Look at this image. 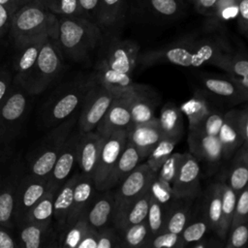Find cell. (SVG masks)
Returning a JSON list of instances; mask_svg holds the SVG:
<instances>
[{
    "label": "cell",
    "instance_id": "cell-1",
    "mask_svg": "<svg viewBox=\"0 0 248 248\" xmlns=\"http://www.w3.org/2000/svg\"><path fill=\"white\" fill-rule=\"evenodd\" d=\"M231 51L227 42L219 37L184 39L139 55L144 66L173 64L182 67H199L204 64L215 66L219 57Z\"/></svg>",
    "mask_w": 248,
    "mask_h": 248
},
{
    "label": "cell",
    "instance_id": "cell-2",
    "mask_svg": "<svg viewBox=\"0 0 248 248\" xmlns=\"http://www.w3.org/2000/svg\"><path fill=\"white\" fill-rule=\"evenodd\" d=\"M57 16L55 41L62 52L70 59L79 62L101 44L102 29L82 16Z\"/></svg>",
    "mask_w": 248,
    "mask_h": 248
},
{
    "label": "cell",
    "instance_id": "cell-3",
    "mask_svg": "<svg viewBox=\"0 0 248 248\" xmlns=\"http://www.w3.org/2000/svg\"><path fill=\"white\" fill-rule=\"evenodd\" d=\"M57 16L50 13L41 0H29L12 17L10 35L16 48L27 44L55 37Z\"/></svg>",
    "mask_w": 248,
    "mask_h": 248
},
{
    "label": "cell",
    "instance_id": "cell-4",
    "mask_svg": "<svg viewBox=\"0 0 248 248\" xmlns=\"http://www.w3.org/2000/svg\"><path fill=\"white\" fill-rule=\"evenodd\" d=\"M94 83L95 80L91 75L79 77L57 88L43 107L44 125L52 128L76 113Z\"/></svg>",
    "mask_w": 248,
    "mask_h": 248
},
{
    "label": "cell",
    "instance_id": "cell-5",
    "mask_svg": "<svg viewBox=\"0 0 248 248\" xmlns=\"http://www.w3.org/2000/svg\"><path fill=\"white\" fill-rule=\"evenodd\" d=\"M78 114L76 112L52 130L42 140L31 154L28 162V173L38 177H48L64 143L77 125Z\"/></svg>",
    "mask_w": 248,
    "mask_h": 248
},
{
    "label": "cell",
    "instance_id": "cell-6",
    "mask_svg": "<svg viewBox=\"0 0 248 248\" xmlns=\"http://www.w3.org/2000/svg\"><path fill=\"white\" fill-rule=\"evenodd\" d=\"M62 69L63 54L55 39L48 37L44 42L34 66L19 85L29 94H40L57 78Z\"/></svg>",
    "mask_w": 248,
    "mask_h": 248
},
{
    "label": "cell",
    "instance_id": "cell-7",
    "mask_svg": "<svg viewBox=\"0 0 248 248\" xmlns=\"http://www.w3.org/2000/svg\"><path fill=\"white\" fill-rule=\"evenodd\" d=\"M153 172L146 163L139 164L113 190L114 210L112 222L140 195L148 190Z\"/></svg>",
    "mask_w": 248,
    "mask_h": 248
},
{
    "label": "cell",
    "instance_id": "cell-8",
    "mask_svg": "<svg viewBox=\"0 0 248 248\" xmlns=\"http://www.w3.org/2000/svg\"><path fill=\"white\" fill-rule=\"evenodd\" d=\"M116 98L95 81L86 93L78 116L79 133L93 131L103 118L112 100Z\"/></svg>",
    "mask_w": 248,
    "mask_h": 248
},
{
    "label": "cell",
    "instance_id": "cell-9",
    "mask_svg": "<svg viewBox=\"0 0 248 248\" xmlns=\"http://www.w3.org/2000/svg\"><path fill=\"white\" fill-rule=\"evenodd\" d=\"M127 141V130H118L105 138L93 174L97 191H104L108 176Z\"/></svg>",
    "mask_w": 248,
    "mask_h": 248
},
{
    "label": "cell",
    "instance_id": "cell-10",
    "mask_svg": "<svg viewBox=\"0 0 248 248\" xmlns=\"http://www.w3.org/2000/svg\"><path fill=\"white\" fill-rule=\"evenodd\" d=\"M27 109V97L23 91H11L0 106V143L12 140L17 134Z\"/></svg>",
    "mask_w": 248,
    "mask_h": 248
},
{
    "label": "cell",
    "instance_id": "cell-11",
    "mask_svg": "<svg viewBox=\"0 0 248 248\" xmlns=\"http://www.w3.org/2000/svg\"><path fill=\"white\" fill-rule=\"evenodd\" d=\"M47 191V179L30 173L21 175L16 193L14 224L19 226L28 211Z\"/></svg>",
    "mask_w": 248,
    "mask_h": 248
},
{
    "label": "cell",
    "instance_id": "cell-12",
    "mask_svg": "<svg viewBox=\"0 0 248 248\" xmlns=\"http://www.w3.org/2000/svg\"><path fill=\"white\" fill-rule=\"evenodd\" d=\"M200 162L191 154L185 153L176 176L171 184L174 198L196 199L202 194Z\"/></svg>",
    "mask_w": 248,
    "mask_h": 248
},
{
    "label": "cell",
    "instance_id": "cell-13",
    "mask_svg": "<svg viewBox=\"0 0 248 248\" xmlns=\"http://www.w3.org/2000/svg\"><path fill=\"white\" fill-rule=\"evenodd\" d=\"M188 145L190 153L209 169L218 167L222 160V146L217 136L205 134L199 128L189 129Z\"/></svg>",
    "mask_w": 248,
    "mask_h": 248
},
{
    "label": "cell",
    "instance_id": "cell-14",
    "mask_svg": "<svg viewBox=\"0 0 248 248\" xmlns=\"http://www.w3.org/2000/svg\"><path fill=\"white\" fill-rule=\"evenodd\" d=\"M140 46L131 40L113 38L107 46L102 57L112 69L132 75L139 61Z\"/></svg>",
    "mask_w": 248,
    "mask_h": 248
},
{
    "label": "cell",
    "instance_id": "cell-15",
    "mask_svg": "<svg viewBox=\"0 0 248 248\" xmlns=\"http://www.w3.org/2000/svg\"><path fill=\"white\" fill-rule=\"evenodd\" d=\"M80 133H71L59 153L47 177V189L56 193L59 187L70 177L77 164L78 142Z\"/></svg>",
    "mask_w": 248,
    "mask_h": 248
},
{
    "label": "cell",
    "instance_id": "cell-16",
    "mask_svg": "<svg viewBox=\"0 0 248 248\" xmlns=\"http://www.w3.org/2000/svg\"><path fill=\"white\" fill-rule=\"evenodd\" d=\"M92 77L115 97H122L140 85L133 81L132 75L112 69L103 58L97 62Z\"/></svg>",
    "mask_w": 248,
    "mask_h": 248
},
{
    "label": "cell",
    "instance_id": "cell-17",
    "mask_svg": "<svg viewBox=\"0 0 248 248\" xmlns=\"http://www.w3.org/2000/svg\"><path fill=\"white\" fill-rule=\"evenodd\" d=\"M114 193L112 189L97 191L87 205L83 217L94 229L100 230L112 225Z\"/></svg>",
    "mask_w": 248,
    "mask_h": 248
},
{
    "label": "cell",
    "instance_id": "cell-18",
    "mask_svg": "<svg viewBox=\"0 0 248 248\" xmlns=\"http://www.w3.org/2000/svg\"><path fill=\"white\" fill-rule=\"evenodd\" d=\"M104 140L105 138L94 130L80 133L79 135L77 164L80 170L79 172L91 177L92 179Z\"/></svg>",
    "mask_w": 248,
    "mask_h": 248
},
{
    "label": "cell",
    "instance_id": "cell-19",
    "mask_svg": "<svg viewBox=\"0 0 248 248\" xmlns=\"http://www.w3.org/2000/svg\"><path fill=\"white\" fill-rule=\"evenodd\" d=\"M132 124L131 114L124 98L116 97L95 129L102 137L107 138L115 131L128 130Z\"/></svg>",
    "mask_w": 248,
    "mask_h": 248
},
{
    "label": "cell",
    "instance_id": "cell-20",
    "mask_svg": "<svg viewBox=\"0 0 248 248\" xmlns=\"http://www.w3.org/2000/svg\"><path fill=\"white\" fill-rule=\"evenodd\" d=\"M163 137L158 118L146 123L132 124L127 130V140L137 148L141 159L148 156L152 148Z\"/></svg>",
    "mask_w": 248,
    "mask_h": 248
},
{
    "label": "cell",
    "instance_id": "cell-21",
    "mask_svg": "<svg viewBox=\"0 0 248 248\" xmlns=\"http://www.w3.org/2000/svg\"><path fill=\"white\" fill-rule=\"evenodd\" d=\"M21 170L16 167L0 180V225L11 229L14 225V208L16 188Z\"/></svg>",
    "mask_w": 248,
    "mask_h": 248
},
{
    "label": "cell",
    "instance_id": "cell-22",
    "mask_svg": "<svg viewBox=\"0 0 248 248\" xmlns=\"http://www.w3.org/2000/svg\"><path fill=\"white\" fill-rule=\"evenodd\" d=\"M19 227V243L24 248H42V247H57L54 240L55 232L52 225L45 226L35 223H23Z\"/></svg>",
    "mask_w": 248,
    "mask_h": 248
},
{
    "label": "cell",
    "instance_id": "cell-23",
    "mask_svg": "<svg viewBox=\"0 0 248 248\" xmlns=\"http://www.w3.org/2000/svg\"><path fill=\"white\" fill-rule=\"evenodd\" d=\"M203 87L216 97L233 104L244 102L248 98V91L236 84L229 77H202Z\"/></svg>",
    "mask_w": 248,
    "mask_h": 248
},
{
    "label": "cell",
    "instance_id": "cell-24",
    "mask_svg": "<svg viewBox=\"0 0 248 248\" xmlns=\"http://www.w3.org/2000/svg\"><path fill=\"white\" fill-rule=\"evenodd\" d=\"M96 191L97 190L95 189L93 179L79 172L78 178L75 185L73 202L66 219L65 226L74 224L78 219H79L83 215L87 205L89 204Z\"/></svg>",
    "mask_w": 248,
    "mask_h": 248
},
{
    "label": "cell",
    "instance_id": "cell-25",
    "mask_svg": "<svg viewBox=\"0 0 248 248\" xmlns=\"http://www.w3.org/2000/svg\"><path fill=\"white\" fill-rule=\"evenodd\" d=\"M135 7L143 15L159 19H175L184 12V0H135Z\"/></svg>",
    "mask_w": 248,
    "mask_h": 248
},
{
    "label": "cell",
    "instance_id": "cell-26",
    "mask_svg": "<svg viewBox=\"0 0 248 248\" xmlns=\"http://www.w3.org/2000/svg\"><path fill=\"white\" fill-rule=\"evenodd\" d=\"M215 66L225 70L231 79L248 91V59L245 52H225L219 57Z\"/></svg>",
    "mask_w": 248,
    "mask_h": 248
},
{
    "label": "cell",
    "instance_id": "cell-27",
    "mask_svg": "<svg viewBox=\"0 0 248 248\" xmlns=\"http://www.w3.org/2000/svg\"><path fill=\"white\" fill-rule=\"evenodd\" d=\"M236 108L230 109L224 113L223 122L217 135L222 146V156L226 160L231 159L242 143L236 124Z\"/></svg>",
    "mask_w": 248,
    "mask_h": 248
},
{
    "label": "cell",
    "instance_id": "cell-28",
    "mask_svg": "<svg viewBox=\"0 0 248 248\" xmlns=\"http://www.w3.org/2000/svg\"><path fill=\"white\" fill-rule=\"evenodd\" d=\"M141 157L129 140L121 151L106 184L105 190L115 188L140 162Z\"/></svg>",
    "mask_w": 248,
    "mask_h": 248
},
{
    "label": "cell",
    "instance_id": "cell-29",
    "mask_svg": "<svg viewBox=\"0 0 248 248\" xmlns=\"http://www.w3.org/2000/svg\"><path fill=\"white\" fill-rule=\"evenodd\" d=\"M142 86L139 85L136 89L122 96L128 106L133 124H141L155 120L153 104L142 91Z\"/></svg>",
    "mask_w": 248,
    "mask_h": 248
},
{
    "label": "cell",
    "instance_id": "cell-30",
    "mask_svg": "<svg viewBox=\"0 0 248 248\" xmlns=\"http://www.w3.org/2000/svg\"><path fill=\"white\" fill-rule=\"evenodd\" d=\"M128 0H100L97 24L103 32L117 28L125 18Z\"/></svg>",
    "mask_w": 248,
    "mask_h": 248
},
{
    "label": "cell",
    "instance_id": "cell-31",
    "mask_svg": "<svg viewBox=\"0 0 248 248\" xmlns=\"http://www.w3.org/2000/svg\"><path fill=\"white\" fill-rule=\"evenodd\" d=\"M194 200L192 198H175L166 211L163 231L180 234L190 220Z\"/></svg>",
    "mask_w": 248,
    "mask_h": 248
},
{
    "label": "cell",
    "instance_id": "cell-32",
    "mask_svg": "<svg viewBox=\"0 0 248 248\" xmlns=\"http://www.w3.org/2000/svg\"><path fill=\"white\" fill-rule=\"evenodd\" d=\"M232 158L226 182L238 194L247 186L248 181V142H242Z\"/></svg>",
    "mask_w": 248,
    "mask_h": 248
},
{
    "label": "cell",
    "instance_id": "cell-33",
    "mask_svg": "<svg viewBox=\"0 0 248 248\" xmlns=\"http://www.w3.org/2000/svg\"><path fill=\"white\" fill-rule=\"evenodd\" d=\"M79 171H76L59 187L54 195L53 200V219L55 220L59 229L63 228L66 224V219L70 211L75 185L78 178Z\"/></svg>",
    "mask_w": 248,
    "mask_h": 248
},
{
    "label": "cell",
    "instance_id": "cell-34",
    "mask_svg": "<svg viewBox=\"0 0 248 248\" xmlns=\"http://www.w3.org/2000/svg\"><path fill=\"white\" fill-rule=\"evenodd\" d=\"M46 39L39 40L17 48L18 52L14 62V71H15L14 79L16 84L19 85L23 81V79L26 78L28 73L31 71L32 67L34 66L37 60L40 49Z\"/></svg>",
    "mask_w": 248,
    "mask_h": 248
},
{
    "label": "cell",
    "instance_id": "cell-35",
    "mask_svg": "<svg viewBox=\"0 0 248 248\" xmlns=\"http://www.w3.org/2000/svg\"><path fill=\"white\" fill-rule=\"evenodd\" d=\"M150 194L147 190L134 201L113 222L112 226L116 231H122L129 226L140 223L146 219Z\"/></svg>",
    "mask_w": 248,
    "mask_h": 248
},
{
    "label": "cell",
    "instance_id": "cell-36",
    "mask_svg": "<svg viewBox=\"0 0 248 248\" xmlns=\"http://www.w3.org/2000/svg\"><path fill=\"white\" fill-rule=\"evenodd\" d=\"M221 185L220 180L208 185L203 199V216L209 229L218 232L221 222Z\"/></svg>",
    "mask_w": 248,
    "mask_h": 248
},
{
    "label": "cell",
    "instance_id": "cell-37",
    "mask_svg": "<svg viewBox=\"0 0 248 248\" xmlns=\"http://www.w3.org/2000/svg\"><path fill=\"white\" fill-rule=\"evenodd\" d=\"M157 118L164 137L176 138L180 140L183 135L184 125L182 112L179 108L171 103H168L163 107L160 116Z\"/></svg>",
    "mask_w": 248,
    "mask_h": 248
},
{
    "label": "cell",
    "instance_id": "cell-38",
    "mask_svg": "<svg viewBox=\"0 0 248 248\" xmlns=\"http://www.w3.org/2000/svg\"><path fill=\"white\" fill-rule=\"evenodd\" d=\"M220 185H221L222 207H221V222H220V227H219L217 235L222 241H225L230 229L231 221L232 218L237 194L228 185V183L225 180L221 179Z\"/></svg>",
    "mask_w": 248,
    "mask_h": 248
},
{
    "label": "cell",
    "instance_id": "cell-39",
    "mask_svg": "<svg viewBox=\"0 0 248 248\" xmlns=\"http://www.w3.org/2000/svg\"><path fill=\"white\" fill-rule=\"evenodd\" d=\"M54 195V192L47 189L46 194L28 211L21 224L28 222L45 226L52 225Z\"/></svg>",
    "mask_w": 248,
    "mask_h": 248
},
{
    "label": "cell",
    "instance_id": "cell-40",
    "mask_svg": "<svg viewBox=\"0 0 248 248\" xmlns=\"http://www.w3.org/2000/svg\"><path fill=\"white\" fill-rule=\"evenodd\" d=\"M237 14V0H217L213 14L205 21V29L209 31L223 28Z\"/></svg>",
    "mask_w": 248,
    "mask_h": 248
},
{
    "label": "cell",
    "instance_id": "cell-41",
    "mask_svg": "<svg viewBox=\"0 0 248 248\" xmlns=\"http://www.w3.org/2000/svg\"><path fill=\"white\" fill-rule=\"evenodd\" d=\"M90 227L91 226L87 223L85 218L81 216L74 224L61 228L56 239L57 247L77 248L78 242Z\"/></svg>",
    "mask_w": 248,
    "mask_h": 248
},
{
    "label": "cell",
    "instance_id": "cell-42",
    "mask_svg": "<svg viewBox=\"0 0 248 248\" xmlns=\"http://www.w3.org/2000/svg\"><path fill=\"white\" fill-rule=\"evenodd\" d=\"M118 232L121 237L123 247H146V244L151 237L146 219L140 223L129 226L126 229L119 231Z\"/></svg>",
    "mask_w": 248,
    "mask_h": 248
},
{
    "label": "cell",
    "instance_id": "cell-43",
    "mask_svg": "<svg viewBox=\"0 0 248 248\" xmlns=\"http://www.w3.org/2000/svg\"><path fill=\"white\" fill-rule=\"evenodd\" d=\"M182 113L188 118L189 129H192L199 125L203 118L212 110L208 102L199 95L184 102L179 108Z\"/></svg>",
    "mask_w": 248,
    "mask_h": 248
},
{
    "label": "cell",
    "instance_id": "cell-44",
    "mask_svg": "<svg viewBox=\"0 0 248 248\" xmlns=\"http://www.w3.org/2000/svg\"><path fill=\"white\" fill-rule=\"evenodd\" d=\"M179 141V139L163 137L157 144L152 148L147 156L146 164L153 172H157L160 167L168 159V157L172 153L174 146Z\"/></svg>",
    "mask_w": 248,
    "mask_h": 248
},
{
    "label": "cell",
    "instance_id": "cell-45",
    "mask_svg": "<svg viewBox=\"0 0 248 248\" xmlns=\"http://www.w3.org/2000/svg\"><path fill=\"white\" fill-rule=\"evenodd\" d=\"M41 2L55 16L85 17L78 0H41Z\"/></svg>",
    "mask_w": 248,
    "mask_h": 248
},
{
    "label": "cell",
    "instance_id": "cell-46",
    "mask_svg": "<svg viewBox=\"0 0 248 248\" xmlns=\"http://www.w3.org/2000/svg\"><path fill=\"white\" fill-rule=\"evenodd\" d=\"M166 211L167 208L150 196L146 221L150 230L151 236L159 233L164 230Z\"/></svg>",
    "mask_w": 248,
    "mask_h": 248
},
{
    "label": "cell",
    "instance_id": "cell-47",
    "mask_svg": "<svg viewBox=\"0 0 248 248\" xmlns=\"http://www.w3.org/2000/svg\"><path fill=\"white\" fill-rule=\"evenodd\" d=\"M209 229L208 224L202 214V216L195 221H188L185 228L182 230L180 233V238L183 247L187 245H191L192 243L202 239L204 237L207 230Z\"/></svg>",
    "mask_w": 248,
    "mask_h": 248
},
{
    "label": "cell",
    "instance_id": "cell-48",
    "mask_svg": "<svg viewBox=\"0 0 248 248\" xmlns=\"http://www.w3.org/2000/svg\"><path fill=\"white\" fill-rule=\"evenodd\" d=\"M185 153H171L156 172V176L171 186Z\"/></svg>",
    "mask_w": 248,
    "mask_h": 248
},
{
    "label": "cell",
    "instance_id": "cell-49",
    "mask_svg": "<svg viewBox=\"0 0 248 248\" xmlns=\"http://www.w3.org/2000/svg\"><path fill=\"white\" fill-rule=\"evenodd\" d=\"M148 191L151 197L157 200L161 204H163L167 209L172 201L175 199L171 190V186L162 180H160L156 173L150 181Z\"/></svg>",
    "mask_w": 248,
    "mask_h": 248
},
{
    "label": "cell",
    "instance_id": "cell-50",
    "mask_svg": "<svg viewBox=\"0 0 248 248\" xmlns=\"http://www.w3.org/2000/svg\"><path fill=\"white\" fill-rule=\"evenodd\" d=\"M146 247L152 248H180L183 247L180 234L173 233L168 231H162L153 235L148 240Z\"/></svg>",
    "mask_w": 248,
    "mask_h": 248
},
{
    "label": "cell",
    "instance_id": "cell-51",
    "mask_svg": "<svg viewBox=\"0 0 248 248\" xmlns=\"http://www.w3.org/2000/svg\"><path fill=\"white\" fill-rule=\"evenodd\" d=\"M97 234V248H119L123 247L121 237L116 229L110 225L102 228Z\"/></svg>",
    "mask_w": 248,
    "mask_h": 248
},
{
    "label": "cell",
    "instance_id": "cell-52",
    "mask_svg": "<svg viewBox=\"0 0 248 248\" xmlns=\"http://www.w3.org/2000/svg\"><path fill=\"white\" fill-rule=\"evenodd\" d=\"M248 222L240 223L229 229L226 244L227 248H241L244 247L248 240Z\"/></svg>",
    "mask_w": 248,
    "mask_h": 248
},
{
    "label": "cell",
    "instance_id": "cell-53",
    "mask_svg": "<svg viewBox=\"0 0 248 248\" xmlns=\"http://www.w3.org/2000/svg\"><path fill=\"white\" fill-rule=\"evenodd\" d=\"M248 222V189L243 188L236 196V202L230 228L240 223Z\"/></svg>",
    "mask_w": 248,
    "mask_h": 248
},
{
    "label": "cell",
    "instance_id": "cell-54",
    "mask_svg": "<svg viewBox=\"0 0 248 248\" xmlns=\"http://www.w3.org/2000/svg\"><path fill=\"white\" fill-rule=\"evenodd\" d=\"M223 117H224V113L218 110L212 109L203 118V120L194 128H199L205 134H208L211 136H217L223 122Z\"/></svg>",
    "mask_w": 248,
    "mask_h": 248
},
{
    "label": "cell",
    "instance_id": "cell-55",
    "mask_svg": "<svg viewBox=\"0 0 248 248\" xmlns=\"http://www.w3.org/2000/svg\"><path fill=\"white\" fill-rule=\"evenodd\" d=\"M236 23L240 33L244 36L248 34V0H237Z\"/></svg>",
    "mask_w": 248,
    "mask_h": 248
},
{
    "label": "cell",
    "instance_id": "cell-56",
    "mask_svg": "<svg viewBox=\"0 0 248 248\" xmlns=\"http://www.w3.org/2000/svg\"><path fill=\"white\" fill-rule=\"evenodd\" d=\"M78 3L85 17L97 24L100 0H78Z\"/></svg>",
    "mask_w": 248,
    "mask_h": 248
},
{
    "label": "cell",
    "instance_id": "cell-57",
    "mask_svg": "<svg viewBox=\"0 0 248 248\" xmlns=\"http://www.w3.org/2000/svg\"><path fill=\"white\" fill-rule=\"evenodd\" d=\"M236 124L242 142H248V109H237Z\"/></svg>",
    "mask_w": 248,
    "mask_h": 248
},
{
    "label": "cell",
    "instance_id": "cell-58",
    "mask_svg": "<svg viewBox=\"0 0 248 248\" xmlns=\"http://www.w3.org/2000/svg\"><path fill=\"white\" fill-rule=\"evenodd\" d=\"M12 76L6 68H0V106L6 100L11 90Z\"/></svg>",
    "mask_w": 248,
    "mask_h": 248
},
{
    "label": "cell",
    "instance_id": "cell-59",
    "mask_svg": "<svg viewBox=\"0 0 248 248\" xmlns=\"http://www.w3.org/2000/svg\"><path fill=\"white\" fill-rule=\"evenodd\" d=\"M196 10L205 16L206 17L210 16L212 14H213V11L215 9V6H216V3H217V0H190Z\"/></svg>",
    "mask_w": 248,
    "mask_h": 248
},
{
    "label": "cell",
    "instance_id": "cell-60",
    "mask_svg": "<svg viewBox=\"0 0 248 248\" xmlns=\"http://www.w3.org/2000/svg\"><path fill=\"white\" fill-rule=\"evenodd\" d=\"M97 234L98 231L90 227L78 242L77 248H97Z\"/></svg>",
    "mask_w": 248,
    "mask_h": 248
},
{
    "label": "cell",
    "instance_id": "cell-61",
    "mask_svg": "<svg viewBox=\"0 0 248 248\" xmlns=\"http://www.w3.org/2000/svg\"><path fill=\"white\" fill-rule=\"evenodd\" d=\"M13 15L11 11L0 4V37L9 32Z\"/></svg>",
    "mask_w": 248,
    "mask_h": 248
},
{
    "label": "cell",
    "instance_id": "cell-62",
    "mask_svg": "<svg viewBox=\"0 0 248 248\" xmlns=\"http://www.w3.org/2000/svg\"><path fill=\"white\" fill-rule=\"evenodd\" d=\"M9 230L10 229L0 225V248H16L19 246Z\"/></svg>",
    "mask_w": 248,
    "mask_h": 248
},
{
    "label": "cell",
    "instance_id": "cell-63",
    "mask_svg": "<svg viewBox=\"0 0 248 248\" xmlns=\"http://www.w3.org/2000/svg\"><path fill=\"white\" fill-rule=\"evenodd\" d=\"M29 0H0V4L5 6L9 11L15 14L21 6L27 3Z\"/></svg>",
    "mask_w": 248,
    "mask_h": 248
},
{
    "label": "cell",
    "instance_id": "cell-64",
    "mask_svg": "<svg viewBox=\"0 0 248 248\" xmlns=\"http://www.w3.org/2000/svg\"><path fill=\"white\" fill-rule=\"evenodd\" d=\"M191 246L193 248H208V247H219V246H223V243H218L215 242V240L213 239H204L203 237L194 243L191 244Z\"/></svg>",
    "mask_w": 248,
    "mask_h": 248
}]
</instances>
